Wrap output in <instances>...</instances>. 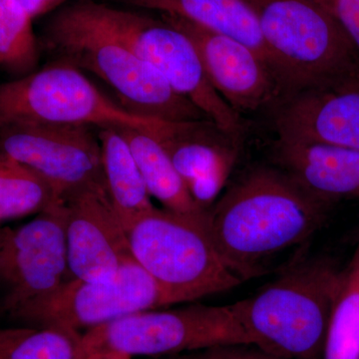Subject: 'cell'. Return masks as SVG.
Listing matches in <instances>:
<instances>
[{"label":"cell","instance_id":"1","mask_svg":"<svg viewBox=\"0 0 359 359\" xmlns=\"http://www.w3.org/2000/svg\"><path fill=\"white\" fill-rule=\"evenodd\" d=\"M332 205L280 168L259 167L212 205L208 231L224 263L243 282L261 273L268 259L313 237Z\"/></svg>","mask_w":359,"mask_h":359},{"label":"cell","instance_id":"2","mask_svg":"<svg viewBox=\"0 0 359 359\" xmlns=\"http://www.w3.org/2000/svg\"><path fill=\"white\" fill-rule=\"evenodd\" d=\"M39 41L52 61L100 78L130 113L167 122L210 120L128 44L86 18L72 0L48 14Z\"/></svg>","mask_w":359,"mask_h":359},{"label":"cell","instance_id":"3","mask_svg":"<svg viewBox=\"0 0 359 359\" xmlns=\"http://www.w3.org/2000/svg\"><path fill=\"white\" fill-rule=\"evenodd\" d=\"M342 271L327 257L299 259L233 304L250 346L280 359H321Z\"/></svg>","mask_w":359,"mask_h":359},{"label":"cell","instance_id":"4","mask_svg":"<svg viewBox=\"0 0 359 359\" xmlns=\"http://www.w3.org/2000/svg\"><path fill=\"white\" fill-rule=\"evenodd\" d=\"M207 221L208 214L193 216L154 207L127 229L135 261L175 304L197 301L242 283L217 252Z\"/></svg>","mask_w":359,"mask_h":359},{"label":"cell","instance_id":"5","mask_svg":"<svg viewBox=\"0 0 359 359\" xmlns=\"http://www.w3.org/2000/svg\"><path fill=\"white\" fill-rule=\"evenodd\" d=\"M285 96L359 70L353 45L318 0H245Z\"/></svg>","mask_w":359,"mask_h":359},{"label":"cell","instance_id":"6","mask_svg":"<svg viewBox=\"0 0 359 359\" xmlns=\"http://www.w3.org/2000/svg\"><path fill=\"white\" fill-rule=\"evenodd\" d=\"M90 20L129 45L165 80L226 134L240 138L238 114L210 82L199 53L188 35L164 18L94 0H72Z\"/></svg>","mask_w":359,"mask_h":359},{"label":"cell","instance_id":"7","mask_svg":"<svg viewBox=\"0 0 359 359\" xmlns=\"http://www.w3.org/2000/svg\"><path fill=\"white\" fill-rule=\"evenodd\" d=\"M226 346H250L235 304H191L140 311L87 330L81 334V359L96 351L173 356Z\"/></svg>","mask_w":359,"mask_h":359},{"label":"cell","instance_id":"8","mask_svg":"<svg viewBox=\"0 0 359 359\" xmlns=\"http://www.w3.org/2000/svg\"><path fill=\"white\" fill-rule=\"evenodd\" d=\"M165 122L130 113L104 95L81 70L65 63L52 61L0 83V127L37 123L129 126L155 135Z\"/></svg>","mask_w":359,"mask_h":359},{"label":"cell","instance_id":"9","mask_svg":"<svg viewBox=\"0 0 359 359\" xmlns=\"http://www.w3.org/2000/svg\"><path fill=\"white\" fill-rule=\"evenodd\" d=\"M175 304L136 261L107 280L69 278L48 297L9 314L25 327H59L83 334L140 311Z\"/></svg>","mask_w":359,"mask_h":359},{"label":"cell","instance_id":"10","mask_svg":"<svg viewBox=\"0 0 359 359\" xmlns=\"http://www.w3.org/2000/svg\"><path fill=\"white\" fill-rule=\"evenodd\" d=\"M65 202L18 228H0V313L9 316L69 280Z\"/></svg>","mask_w":359,"mask_h":359},{"label":"cell","instance_id":"11","mask_svg":"<svg viewBox=\"0 0 359 359\" xmlns=\"http://www.w3.org/2000/svg\"><path fill=\"white\" fill-rule=\"evenodd\" d=\"M0 153L43 177L63 202L84 189L106 187L98 127L92 125L2 126Z\"/></svg>","mask_w":359,"mask_h":359},{"label":"cell","instance_id":"12","mask_svg":"<svg viewBox=\"0 0 359 359\" xmlns=\"http://www.w3.org/2000/svg\"><path fill=\"white\" fill-rule=\"evenodd\" d=\"M273 108L278 141L359 151V70L292 92Z\"/></svg>","mask_w":359,"mask_h":359},{"label":"cell","instance_id":"13","mask_svg":"<svg viewBox=\"0 0 359 359\" xmlns=\"http://www.w3.org/2000/svg\"><path fill=\"white\" fill-rule=\"evenodd\" d=\"M159 15L192 40L212 87L238 114L275 107L285 96L271 66L243 42L177 16Z\"/></svg>","mask_w":359,"mask_h":359},{"label":"cell","instance_id":"14","mask_svg":"<svg viewBox=\"0 0 359 359\" xmlns=\"http://www.w3.org/2000/svg\"><path fill=\"white\" fill-rule=\"evenodd\" d=\"M69 278L107 280L135 259L126 229L106 187H92L65 200Z\"/></svg>","mask_w":359,"mask_h":359},{"label":"cell","instance_id":"15","mask_svg":"<svg viewBox=\"0 0 359 359\" xmlns=\"http://www.w3.org/2000/svg\"><path fill=\"white\" fill-rule=\"evenodd\" d=\"M155 137L196 204L211 209L237 162L238 139L208 119L165 122Z\"/></svg>","mask_w":359,"mask_h":359},{"label":"cell","instance_id":"16","mask_svg":"<svg viewBox=\"0 0 359 359\" xmlns=\"http://www.w3.org/2000/svg\"><path fill=\"white\" fill-rule=\"evenodd\" d=\"M275 162L316 197L332 204L359 199L358 150L278 140Z\"/></svg>","mask_w":359,"mask_h":359},{"label":"cell","instance_id":"17","mask_svg":"<svg viewBox=\"0 0 359 359\" xmlns=\"http://www.w3.org/2000/svg\"><path fill=\"white\" fill-rule=\"evenodd\" d=\"M142 11L177 16L249 46L276 74L256 15L245 0H114ZM278 76V74H276ZM280 79V78H278Z\"/></svg>","mask_w":359,"mask_h":359},{"label":"cell","instance_id":"18","mask_svg":"<svg viewBox=\"0 0 359 359\" xmlns=\"http://www.w3.org/2000/svg\"><path fill=\"white\" fill-rule=\"evenodd\" d=\"M106 187L115 211L127 229L154 208L128 143L115 126L98 127Z\"/></svg>","mask_w":359,"mask_h":359},{"label":"cell","instance_id":"19","mask_svg":"<svg viewBox=\"0 0 359 359\" xmlns=\"http://www.w3.org/2000/svg\"><path fill=\"white\" fill-rule=\"evenodd\" d=\"M115 127L128 143L151 197L170 211L193 216L208 214L209 211L201 209L192 199L185 182L155 136L134 127Z\"/></svg>","mask_w":359,"mask_h":359},{"label":"cell","instance_id":"20","mask_svg":"<svg viewBox=\"0 0 359 359\" xmlns=\"http://www.w3.org/2000/svg\"><path fill=\"white\" fill-rule=\"evenodd\" d=\"M63 202L32 168L0 153V224L39 215Z\"/></svg>","mask_w":359,"mask_h":359},{"label":"cell","instance_id":"21","mask_svg":"<svg viewBox=\"0 0 359 359\" xmlns=\"http://www.w3.org/2000/svg\"><path fill=\"white\" fill-rule=\"evenodd\" d=\"M321 359H359V243L342 271Z\"/></svg>","mask_w":359,"mask_h":359},{"label":"cell","instance_id":"22","mask_svg":"<svg viewBox=\"0 0 359 359\" xmlns=\"http://www.w3.org/2000/svg\"><path fill=\"white\" fill-rule=\"evenodd\" d=\"M33 18L20 0H0V68L20 78L37 70L40 46Z\"/></svg>","mask_w":359,"mask_h":359},{"label":"cell","instance_id":"23","mask_svg":"<svg viewBox=\"0 0 359 359\" xmlns=\"http://www.w3.org/2000/svg\"><path fill=\"white\" fill-rule=\"evenodd\" d=\"M81 334L59 327L0 328V359H81Z\"/></svg>","mask_w":359,"mask_h":359},{"label":"cell","instance_id":"24","mask_svg":"<svg viewBox=\"0 0 359 359\" xmlns=\"http://www.w3.org/2000/svg\"><path fill=\"white\" fill-rule=\"evenodd\" d=\"M332 13L353 45L359 60V0H318Z\"/></svg>","mask_w":359,"mask_h":359},{"label":"cell","instance_id":"25","mask_svg":"<svg viewBox=\"0 0 359 359\" xmlns=\"http://www.w3.org/2000/svg\"><path fill=\"white\" fill-rule=\"evenodd\" d=\"M198 353L202 359H280L252 346H217Z\"/></svg>","mask_w":359,"mask_h":359},{"label":"cell","instance_id":"26","mask_svg":"<svg viewBox=\"0 0 359 359\" xmlns=\"http://www.w3.org/2000/svg\"><path fill=\"white\" fill-rule=\"evenodd\" d=\"M83 359H132V356L119 351H96L87 353Z\"/></svg>","mask_w":359,"mask_h":359},{"label":"cell","instance_id":"27","mask_svg":"<svg viewBox=\"0 0 359 359\" xmlns=\"http://www.w3.org/2000/svg\"><path fill=\"white\" fill-rule=\"evenodd\" d=\"M22 6L27 9L28 13L32 16L33 20L39 16L45 15L43 4L42 0H20Z\"/></svg>","mask_w":359,"mask_h":359},{"label":"cell","instance_id":"28","mask_svg":"<svg viewBox=\"0 0 359 359\" xmlns=\"http://www.w3.org/2000/svg\"><path fill=\"white\" fill-rule=\"evenodd\" d=\"M168 359H202L200 358L198 351L195 353L177 354V355L169 356Z\"/></svg>","mask_w":359,"mask_h":359}]
</instances>
